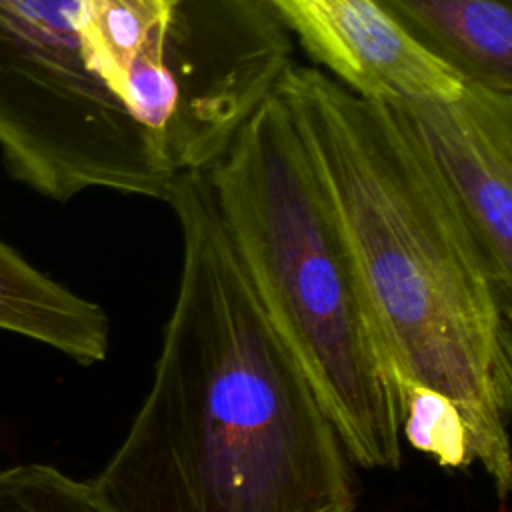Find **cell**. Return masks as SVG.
Here are the masks:
<instances>
[{
    "label": "cell",
    "instance_id": "obj_6",
    "mask_svg": "<svg viewBox=\"0 0 512 512\" xmlns=\"http://www.w3.org/2000/svg\"><path fill=\"white\" fill-rule=\"evenodd\" d=\"M402 102L496 270L512 282V90L464 80L456 98Z\"/></svg>",
    "mask_w": 512,
    "mask_h": 512
},
{
    "label": "cell",
    "instance_id": "obj_9",
    "mask_svg": "<svg viewBox=\"0 0 512 512\" xmlns=\"http://www.w3.org/2000/svg\"><path fill=\"white\" fill-rule=\"evenodd\" d=\"M402 440L436 458L444 468H468L474 462L460 412L444 396L408 386L402 390Z\"/></svg>",
    "mask_w": 512,
    "mask_h": 512
},
{
    "label": "cell",
    "instance_id": "obj_5",
    "mask_svg": "<svg viewBox=\"0 0 512 512\" xmlns=\"http://www.w3.org/2000/svg\"><path fill=\"white\" fill-rule=\"evenodd\" d=\"M312 66L368 100L456 98L450 66L408 38L376 0H258Z\"/></svg>",
    "mask_w": 512,
    "mask_h": 512
},
{
    "label": "cell",
    "instance_id": "obj_10",
    "mask_svg": "<svg viewBox=\"0 0 512 512\" xmlns=\"http://www.w3.org/2000/svg\"><path fill=\"white\" fill-rule=\"evenodd\" d=\"M0 512H100L88 482L48 464L0 470Z\"/></svg>",
    "mask_w": 512,
    "mask_h": 512
},
{
    "label": "cell",
    "instance_id": "obj_8",
    "mask_svg": "<svg viewBox=\"0 0 512 512\" xmlns=\"http://www.w3.org/2000/svg\"><path fill=\"white\" fill-rule=\"evenodd\" d=\"M0 330L42 342L82 366L110 348L104 308L40 272L0 240Z\"/></svg>",
    "mask_w": 512,
    "mask_h": 512
},
{
    "label": "cell",
    "instance_id": "obj_1",
    "mask_svg": "<svg viewBox=\"0 0 512 512\" xmlns=\"http://www.w3.org/2000/svg\"><path fill=\"white\" fill-rule=\"evenodd\" d=\"M178 290L144 402L88 482L100 512H354L350 458L266 316L206 172L166 198Z\"/></svg>",
    "mask_w": 512,
    "mask_h": 512
},
{
    "label": "cell",
    "instance_id": "obj_2",
    "mask_svg": "<svg viewBox=\"0 0 512 512\" xmlns=\"http://www.w3.org/2000/svg\"><path fill=\"white\" fill-rule=\"evenodd\" d=\"M368 302L400 392L456 406L474 462L512 486V282L496 270L402 100L296 60L276 90Z\"/></svg>",
    "mask_w": 512,
    "mask_h": 512
},
{
    "label": "cell",
    "instance_id": "obj_3",
    "mask_svg": "<svg viewBox=\"0 0 512 512\" xmlns=\"http://www.w3.org/2000/svg\"><path fill=\"white\" fill-rule=\"evenodd\" d=\"M206 176L266 316L348 458L368 470L400 468V382L276 92Z\"/></svg>",
    "mask_w": 512,
    "mask_h": 512
},
{
    "label": "cell",
    "instance_id": "obj_7",
    "mask_svg": "<svg viewBox=\"0 0 512 512\" xmlns=\"http://www.w3.org/2000/svg\"><path fill=\"white\" fill-rule=\"evenodd\" d=\"M462 80L512 90V0H376Z\"/></svg>",
    "mask_w": 512,
    "mask_h": 512
},
{
    "label": "cell",
    "instance_id": "obj_4",
    "mask_svg": "<svg viewBox=\"0 0 512 512\" xmlns=\"http://www.w3.org/2000/svg\"><path fill=\"white\" fill-rule=\"evenodd\" d=\"M78 0H0V152L38 194L110 190L166 202L176 176L86 70Z\"/></svg>",
    "mask_w": 512,
    "mask_h": 512
}]
</instances>
